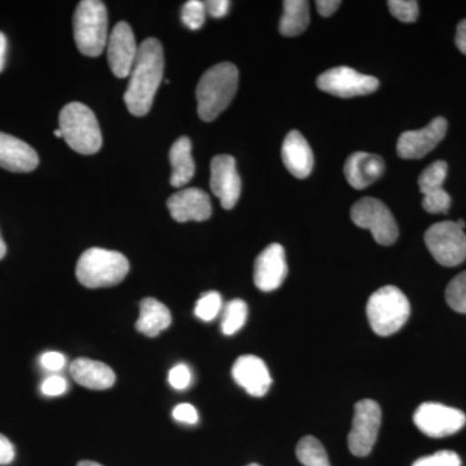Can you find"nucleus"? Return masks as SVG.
<instances>
[{
    "label": "nucleus",
    "mask_w": 466,
    "mask_h": 466,
    "mask_svg": "<svg viewBox=\"0 0 466 466\" xmlns=\"http://www.w3.org/2000/svg\"><path fill=\"white\" fill-rule=\"evenodd\" d=\"M318 87L333 96L350 97L364 96L379 88V79L372 76L361 75L349 66H337L319 76Z\"/></svg>",
    "instance_id": "obj_10"
},
{
    "label": "nucleus",
    "mask_w": 466,
    "mask_h": 466,
    "mask_svg": "<svg viewBox=\"0 0 466 466\" xmlns=\"http://www.w3.org/2000/svg\"><path fill=\"white\" fill-rule=\"evenodd\" d=\"M76 466H103L95 461H79Z\"/></svg>",
    "instance_id": "obj_43"
},
{
    "label": "nucleus",
    "mask_w": 466,
    "mask_h": 466,
    "mask_svg": "<svg viewBox=\"0 0 466 466\" xmlns=\"http://www.w3.org/2000/svg\"><path fill=\"white\" fill-rule=\"evenodd\" d=\"M171 217L179 223L204 222L211 217L210 198L207 192L198 188H186L174 193L167 200Z\"/></svg>",
    "instance_id": "obj_17"
},
{
    "label": "nucleus",
    "mask_w": 466,
    "mask_h": 466,
    "mask_svg": "<svg viewBox=\"0 0 466 466\" xmlns=\"http://www.w3.org/2000/svg\"><path fill=\"white\" fill-rule=\"evenodd\" d=\"M38 165V155L29 144L0 131V167L11 173H30Z\"/></svg>",
    "instance_id": "obj_19"
},
{
    "label": "nucleus",
    "mask_w": 466,
    "mask_h": 466,
    "mask_svg": "<svg viewBox=\"0 0 466 466\" xmlns=\"http://www.w3.org/2000/svg\"><path fill=\"white\" fill-rule=\"evenodd\" d=\"M449 173V165L444 161H435L422 171L419 177L420 192L422 193V208L428 213H447L450 210L451 196L443 188Z\"/></svg>",
    "instance_id": "obj_15"
},
{
    "label": "nucleus",
    "mask_w": 466,
    "mask_h": 466,
    "mask_svg": "<svg viewBox=\"0 0 466 466\" xmlns=\"http://www.w3.org/2000/svg\"><path fill=\"white\" fill-rule=\"evenodd\" d=\"M5 56H7V36L0 32V73L5 69Z\"/></svg>",
    "instance_id": "obj_41"
},
{
    "label": "nucleus",
    "mask_w": 466,
    "mask_h": 466,
    "mask_svg": "<svg viewBox=\"0 0 466 466\" xmlns=\"http://www.w3.org/2000/svg\"><path fill=\"white\" fill-rule=\"evenodd\" d=\"M248 466H260L259 464H250V465H248Z\"/></svg>",
    "instance_id": "obj_45"
},
{
    "label": "nucleus",
    "mask_w": 466,
    "mask_h": 466,
    "mask_svg": "<svg viewBox=\"0 0 466 466\" xmlns=\"http://www.w3.org/2000/svg\"><path fill=\"white\" fill-rule=\"evenodd\" d=\"M58 126L67 146L81 155H95L103 146L96 116L85 104H66L58 116Z\"/></svg>",
    "instance_id": "obj_4"
},
{
    "label": "nucleus",
    "mask_w": 466,
    "mask_h": 466,
    "mask_svg": "<svg viewBox=\"0 0 466 466\" xmlns=\"http://www.w3.org/2000/svg\"><path fill=\"white\" fill-rule=\"evenodd\" d=\"M229 5H231V2H228V0H208V2H205L207 14L214 18L225 17L228 14Z\"/></svg>",
    "instance_id": "obj_37"
},
{
    "label": "nucleus",
    "mask_w": 466,
    "mask_h": 466,
    "mask_svg": "<svg viewBox=\"0 0 466 466\" xmlns=\"http://www.w3.org/2000/svg\"><path fill=\"white\" fill-rule=\"evenodd\" d=\"M281 157L285 167L299 179H305L314 167V155L311 147L299 131H290L281 148Z\"/></svg>",
    "instance_id": "obj_21"
},
{
    "label": "nucleus",
    "mask_w": 466,
    "mask_h": 466,
    "mask_svg": "<svg viewBox=\"0 0 466 466\" xmlns=\"http://www.w3.org/2000/svg\"><path fill=\"white\" fill-rule=\"evenodd\" d=\"M191 380V370L186 364H177L168 373V382L177 390H184V389L188 388Z\"/></svg>",
    "instance_id": "obj_33"
},
{
    "label": "nucleus",
    "mask_w": 466,
    "mask_h": 466,
    "mask_svg": "<svg viewBox=\"0 0 466 466\" xmlns=\"http://www.w3.org/2000/svg\"><path fill=\"white\" fill-rule=\"evenodd\" d=\"M381 407L377 401L364 400L355 404L354 420L348 440L352 455L364 458L372 452L381 428Z\"/></svg>",
    "instance_id": "obj_9"
},
{
    "label": "nucleus",
    "mask_w": 466,
    "mask_h": 466,
    "mask_svg": "<svg viewBox=\"0 0 466 466\" xmlns=\"http://www.w3.org/2000/svg\"><path fill=\"white\" fill-rule=\"evenodd\" d=\"M70 375L78 385L91 390H106L116 382L112 368L88 358L76 359L70 366Z\"/></svg>",
    "instance_id": "obj_22"
},
{
    "label": "nucleus",
    "mask_w": 466,
    "mask_h": 466,
    "mask_svg": "<svg viewBox=\"0 0 466 466\" xmlns=\"http://www.w3.org/2000/svg\"><path fill=\"white\" fill-rule=\"evenodd\" d=\"M425 244L441 266H459L466 259V235L456 222L435 223L425 232Z\"/></svg>",
    "instance_id": "obj_7"
},
{
    "label": "nucleus",
    "mask_w": 466,
    "mask_h": 466,
    "mask_svg": "<svg viewBox=\"0 0 466 466\" xmlns=\"http://www.w3.org/2000/svg\"><path fill=\"white\" fill-rule=\"evenodd\" d=\"M41 364L48 370H60L66 366V357L60 352H45L41 357Z\"/></svg>",
    "instance_id": "obj_36"
},
{
    "label": "nucleus",
    "mask_w": 466,
    "mask_h": 466,
    "mask_svg": "<svg viewBox=\"0 0 466 466\" xmlns=\"http://www.w3.org/2000/svg\"><path fill=\"white\" fill-rule=\"evenodd\" d=\"M410 314V305L406 294L392 285L380 288L367 303L370 328L381 337L397 333L407 323Z\"/></svg>",
    "instance_id": "obj_6"
},
{
    "label": "nucleus",
    "mask_w": 466,
    "mask_h": 466,
    "mask_svg": "<svg viewBox=\"0 0 466 466\" xmlns=\"http://www.w3.org/2000/svg\"><path fill=\"white\" fill-rule=\"evenodd\" d=\"M235 381L251 397H265L271 388L272 379L265 361L254 355L238 358L232 367Z\"/></svg>",
    "instance_id": "obj_18"
},
{
    "label": "nucleus",
    "mask_w": 466,
    "mask_h": 466,
    "mask_svg": "<svg viewBox=\"0 0 466 466\" xmlns=\"http://www.w3.org/2000/svg\"><path fill=\"white\" fill-rule=\"evenodd\" d=\"M309 23V3L305 0H287L279 30L285 36H296L308 29Z\"/></svg>",
    "instance_id": "obj_25"
},
{
    "label": "nucleus",
    "mask_w": 466,
    "mask_h": 466,
    "mask_svg": "<svg viewBox=\"0 0 466 466\" xmlns=\"http://www.w3.org/2000/svg\"><path fill=\"white\" fill-rule=\"evenodd\" d=\"M456 46L462 54L466 55V20L459 24L458 33H456Z\"/></svg>",
    "instance_id": "obj_40"
},
{
    "label": "nucleus",
    "mask_w": 466,
    "mask_h": 466,
    "mask_svg": "<svg viewBox=\"0 0 466 466\" xmlns=\"http://www.w3.org/2000/svg\"><path fill=\"white\" fill-rule=\"evenodd\" d=\"M447 124L443 116H437L421 130L406 131L398 139L397 152L400 158L420 159L435 148L446 137Z\"/></svg>",
    "instance_id": "obj_14"
},
{
    "label": "nucleus",
    "mask_w": 466,
    "mask_h": 466,
    "mask_svg": "<svg viewBox=\"0 0 466 466\" xmlns=\"http://www.w3.org/2000/svg\"><path fill=\"white\" fill-rule=\"evenodd\" d=\"M171 312L164 303L155 299H144L140 302V317L137 319V332L147 337H157L171 324Z\"/></svg>",
    "instance_id": "obj_23"
},
{
    "label": "nucleus",
    "mask_w": 466,
    "mask_h": 466,
    "mask_svg": "<svg viewBox=\"0 0 466 466\" xmlns=\"http://www.w3.org/2000/svg\"><path fill=\"white\" fill-rule=\"evenodd\" d=\"M222 297L218 291H208L198 300L195 308V315L204 321H211L217 318L222 309Z\"/></svg>",
    "instance_id": "obj_29"
},
{
    "label": "nucleus",
    "mask_w": 466,
    "mask_h": 466,
    "mask_svg": "<svg viewBox=\"0 0 466 466\" xmlns=\"http://www.w3.org/2000/svg\"><path fill=\"white\" fill-rule=\"evenodd\" d=\"M164 70L165 57L161 42L156 38L146 39L139 46L124 96L126 106L131 115H148L159 85L164 79Z\"/></svg>",
    "instance_id": "obj_1"
},
{
    "label": "nucleus",
    "mask_w": 466,
    "mask_h": 466,
    "mask_svg": "<svg viewBox=\"0 0 466 466\" xmlns=\"http://www.w3.org/2000/svg\"><path fill=\"white\" fill-rule=\"evenodd\" d=\"M248 319V305L242 299H232L225 306L222 317V332L233 336L244 327Z\"/></svg>",
    "instance_id": "obj_27"
},
{
    "label": "nucleus",
    "mask_w": 466,
    "mask_h": 466,
    "mask_svg": "<svg viewBox=\"0 0 466 466\" xmlns=\"http://www.w3.org/2000/svg\"><path fill=\"white\" fill-rule=\"evenodd\" d=\"M130 263L122 253L91 248L79 257L76 275L88 289L115 287L125 280Z\"/></svg>",
    "instance_id": "obj_3"
},
{
    "label": "nucleus",
    "mask_w": 466,
    "mask_h": 466,
    "mask_svg": "<svg viewBox=\"0 0 466 466\" xmlns=\"http://www.w3.org/2000/svg\"><path fill=\"white\" fill-rule=\"evenodd\" d=\"M108 61L110 70L116 78H127L133 70L135 60H137V47L133 29L125 21L116 24L109 34Z\"/></svg>",
    "instance_id": "obj_13"
},
{
    "label": "nucleus",
    "mask_w": 466,
    "mask_h": 466,
    "mask_svg": "<svg viewBox=\"0 0 466 466\" xmlns=\"http://www.w3.org/2000/svg\"><path fill=\"white\" fill-rule=\"evenodd\" d=\"M339 5H341L339 0H318L317 2L318 12L323 17L332 16Z\"/></svg>",
    "instance_id": "obj_39"
},
{
    "label": "nucleus",
    "mask_w": 466,
    "mask_h": 466,
    "mask_svg": "<svg viewBox=\"0 0 466 466\" xmlns=\"http://www.w3.org/2000/svg\"><path fill=\"white\" fill-rule=\"evenodd\" d=\"M171 173L170 182L175 188H182L187 186L195 175L196 167L192 157V143L189 137H182L175 140L170 153Z\"/></svg>",
    "instance_id": "obj_24"
},
{
    "label": "nucleus",
    "mask_w": 466,
    "mask_h": 466,
    "mask_svg": "<svg viewBox=\"0 0 466 466\" xmlns=\"http://www.w3.org/2000/svg\"><path fill=\"white\" fill-rule=\"evenodd\" d=\"M385 173V162L372 153H352L345 164V177L355 189H364L377 182Z\"/></svg>",
    "instance_id": "obj_20"
},
{
    "label": "nucleus",
    "mask_w": 466,
    "mask_h": 466,
    "mask_svg": "<svg viewBox=\"0 0 466 466\" xmlns=\"http://www.w3.org/2000/svg\"><path fill=\"white\" fill-rule=\"evenodd\" d=\"M54 134H55V137H63V134H61L60 128H57V130H55Z\"/></svg>",
    "instance_id": "obj_44"
},
{
    "label": "nucleus",
    "mask_w": 466,
    "mask_h": 466,
    "mask_svg": "<svg viewBox=\"0 0 466 466\" xmlns=\"http://www.w3.org/2000/svg\"><path fill=\"white\" fill-rule=\"evenodd\" d=\"M210 188L226 210L236 207L241 195L240 175L232 156L219 155L211 159Z\"/></svg>",
    "instance_id": "obj_12"
},
{
    "label": "nucleus",
    "mask_w": 466,
    "mask_h": 466,
    "mask_svg": "<svg viewBox=\"0 0 466 466\" xmlns=\"http://www.w3.org/2000/svg\"><path fill=\"white\" fill-rule=\"evenodd\" d=\"M5 253H7V247H5V242L0 235V259L5 258Z\"/></svg>",
    "instance_id": "obj_42"
},
{
    "label": "nucleus",
    "mask_w": 466,
    "mask_h": 466,
    "mask_svg": "<svg viewBox=\"0 0 466 466\" xmlns=\"http://www.w3.org/2000/svg\"><path fill=\"white\" fill-rule=\"evenodd\" d=\"M207 20V8L200 0H188L182 8V21L184 25L191 30L201 29Z\"/></svg>",
    "instance_id": "obj_30"
},
{
    "label": "nucleus",
    "mask_w": 466,
    "mask_h": 466,
    "mask_svg": "<svg viewBox=\"0 0 466 466\" xmlns=\"http://www.w3.org/2000/svg\"><path fill=\"white\" fill-rule=\"evenodd\" d=\"M15 447L7 437L0 434V465H8L14 461Z\"/></svg>",
    "instance_id": "obj_38"
},
{
    "label": "nucleus",
    "mask_w": 466,
    "mask_h": 466,
    "mask_svg": "<svg viewBox=\"0 0 466 466\" xmlns=\"http://www.w3.org/2000/svg\"><path fill=\"white\" fill-rule=\"evenodd\" d=\"M173 417L177 421L184 424L195 425L198 421V410L188 403L177 404L174 408Z\"/></svg>",
    "instance_id": "obj_34"
},
{
    "label": "nucleus",
    "mask_w": 466,
    "mask_h": 466,
    "mask_svg": "<svg viewBox=\"0 0 466 466\" xmlns=\"http://www.w3.org/2000/svg\"><path fill=\"white\" fill-rule=\"evenodd\" d=\"M351 219L358 227L370 229L380 245L394 244L400 236V228L391 211L382 201L364 198L351 208Z\"/></svg>",
    "instance_id": "obj_8"
},
{
    "label": "nucleus",
    "mask_w": 466,
    "mask_h": 466,
    "mask_svg": "<svg viewBox=\"0 0 466 466\" xmlns=\"http://www.w3.org/2000/svg\"><path fill=\"white\" fill-rule=\"evenodd\" d=\"M76 47L85 56L97 57L108 43V12L99 0H84L73 17Z\"/></svg>",
    "instance_id": "obj_5"
},
{
    "label": "nucleus",
    "mask_w": 466,
    "mask_h": 466,
    "mask_svg": "<svg viewBox=\"0 0 466 466\" xmlns=\"http://www.w3.org/2000/svg\"><path fill=\"white\" fill-rule=\"evenodd\" d=\"M288 276L287 257L280 244H271L257 257L254 283L259 290L272 291L283 285Z\"/></svg>",
    "instance_id": "obj_16"
},
{
    "label": "nucleus",
    "mask_w": 466,
    "mask_h": 466,
    "mask_svg": "<svg viewBox=\"0 0 466 466\" xmlns=\"http://www.w3.org/2000/svg\"><path fill=\"white\" fill-rule=\"evenodd\" d=\"M413 421L428 437L443 438L458 433L466 424V416L458 408L440 403H424L417 408Z\"/></svg>",
    "instance_id": "obj_11"
},
{
    "label": "nucleus",
    "mask_w": 466,
    "mask_h": 466,
    "mask_svg": "<svg viewBox=\"0 0 466 466\" xmlns=\"http://www.w3.org/2000/svg\"><path fill=\"white\" fill-rule=\"evenodd\" d=\"M446 300L453 311L466 314V271L451 281L446 289Z\"/></svg>",
    "instance_id": "obj_28"
},
{
    "label": "nucleus",
    "mask_w": 466,
    "mask_h": 466,
    "mask_svg": "<svg viewBox=\"0 0 466 466\" xmlns=\"http://www.w3.org/2000/svg\"><path fill=\"white\" fill-rule=\"evenodd\" d=\"M388 5L392 16L401 23H415L419 17V3L415 0H390Z\"/></svg>",
    "instance_id": "obj_31"
},
{
    "label": "nucleus",
    "mask_w": 466,
    "mask_h": 466,
    "mask_svg": "<svg viewBox=\"0 0 466 466\" xmlns=\"http://www.w3.org/2000/svg\"><path fill=\"white\" fill-rule=\"evenodd\" d=\"M296 452L297 458L305 466H330L327 451L317 438H302L297 446Z\"/></svg>",
    "instance_id": "obj_26"
},
{
    "label": "nucleus",
    "mask_w": 466,
    "mask_h": 466,
    "mask_svg": "<svg viewBox=\"0 0 466 466\" xmlns=\"http://www.w3.org/2000/svg\"><path fill=\"white\" fill-rule=\"evenodd\" d=\"M412 466H461V459L453 451H440L434 455L416 460Z\"/></svg>",
    "instance_id": "obj_32"
},
{
    "label": "nucleus",
    "mask_w": 466,
    "mask_h": 466,
    "mask_svg": "<svg viewBox=\"0 0 466 466\" xmlns=\"http://www.w3.org/2000/svg\"><path fill=\"white\" fill-rule=\"evenodd\" d=\"M238 86V70L232 63H220L204 73L196 88L198 112L202 121L211 122L232 103Z\"/></svg>",
    "instance_id": "obj_2"
},
{
    "label": "nucleus",
    "mask_w": 466,
    "mask_h": 466,
    "mask_svg": "<svg viewBox=\"0 0 466 466\" xmlns=\"http://www.w3.org/2000/svg\"><path fill=\"white\" fill-rule=\"evenodd\" d=\"M67 383L63 377L52 376L42 383V392L47 397H58L66 391Z\"/></svg>",
    "instance_id": "obj_35"
}]
</instances>
